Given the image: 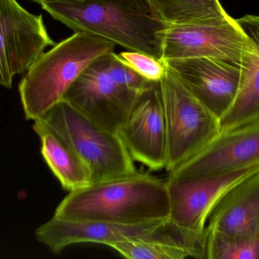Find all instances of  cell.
I'll list each match as a JSON object with an SVG mask.
<instances>
[{
  "mask_svg": "<svg viewBox=\"0 0 259 259\" xmlns=\"http://www.w3.org/2000/svg\"><path fill=\"white\" fill-rule=\"evenodd\" d=\"M169 216L167 182L137 171L69 192L53 217L71 221L138 225L167 220Z\"/></svg>",
  "mask_w": 259,
  "mask_h": 259,
  "instance_id": "obj_1",
  "label": "cell"
},
{
  "mask_svg": "<svg viewBox=\"0 0 259 259\" xmlns=\"http://www.w3.org/2000/svg\"><path fill=\"white\" fill-rule=\"evenodd\" d=\"M41 6L75 32L94 33L161 60L168 24L151 0H68Z\"/></svg>",
  "mask_w": 259,
  "mask_h": 259,
  "instance_id": "obj_2",
  "label": "cell"
},
{
  "mask_svg": "<svg viewBox=\"0 0 259 259\" xmlns=\"http://www.w3.org/2000/svg\"><path fill=\"white\" fill-rule=\"evenodd\" d=\"M113 42L89 32L77 31L44 52L24 74L18 91L24 117L40 119L63 100L77 78L97 58L114 52Z\"/></svg>",
  "mask_w": 259,
  "mask_h": 259,
  "instance_id": "obj_3",
  "label": "cell"
},
{
  "mask_svg": "<svg viewBox=\"0 0 259 259\" xmlns=\"http://www.w3.org/2000/svg\"><path fill=\"white\" fill-rule=\"evenodd\" d=\"M149 82L110 52L97 58L82 72L63 100L102 127L118 133Z\"/></svg>",
  "mask_w": 259,
  "mask_h": 259,
  "instance_id": "obj_4",
  "label": "cell"
},
{
  "mask_svg": "<svg viewBox=\"0 0 259 259\" xmlns=\"http://www.w3.org/2000/svg\"><path fill=\"white\" fill-rule=\"evenodd\" d=\"M40 119L80 156L93 183L137 172L118 134L102 127L66 100L55 104Z\"/></svg>",
  "mask_w": 259,
  "mask_h": 259,
  "instance_id": "obj_5",
  "label": "cell"
},
{
  "mask_svg": "<svg viewBox=\"0 0 259 259\" xmlns=\"http://www.w3.org/2000/svg\"><path fill=\"white\" fill-rule=\"evenodd\" d=\"M36 240L54 254L77 243H92L110 246L128 241H158L176 243L193 249L203 258V236L181 229L170 219L138 225L103 222H78L53 217L35 232Z\"/></svg>",
  "mask_w": 259,
  "mask_h": 259,
  "instance_id": "obj_6",
  "label": "cell"
},
{
  "mask_svg": "<svg viewBox=\"0 0 259 259\" xmlns=\"http://www.w3.org/2000/svg\"><path fill=\"white\" fill-rule=\"evenodd\" d=\"M161 85L167 129L165 170L170 173L220 133L221 122L167 66Z\"/></svg>",
  "mask_w": 259,
  "mask_h": 259,
  "instance_id": "obj_7",
  "label": "cell"
},
{
  "mask_svg": "<svg viewBox=\"0 0 259 259\" xmlns=\"http://www.w3.org/2000/svg\"><path fill=\"white\" fill-rule=\"evenodd\" d=\"M55 43L42 15H34L17 0H0V86L11 88Z\"/></svg>",
  "mask_w": 259,
  "mask_h": 259,
  "instance_id": "obj_8",
  "label": "cell"
},
{
  "mask_svg": "<svg viewBox=\"0 0 259 259\" xmlns=\"http://www.w3.org/2000/svg\"><path fill=\"white\" fill-rule=\"evenodd\" d=\"M249 38L231 18L210 22L168 25L161 60L211 57L241 62L250 50Z\"/></svg>",
  "mask_w": 259,
  "mask_h": 259,
  "instance_id": "obj_9",
  "label": "cell"
},
{
  "mask_svg": "<svg viewBox=\"0 0 259 259\" xmlns=\"http://www.w3.org/2000/svg\"><path fill=\"white\" fill-rule=\"evenodd\" d=\"M134 161L152 171L165 169L167 138L161 80L140 91L118 132Z\"/></svg>",
  "mask_w": 259,
  "mask_h": 259,
  "instance_id": "obj_10",
  "label": "cell"
},
{
  "mask_svg": "<svg viewBox=\"0 0 259 259\" xmlns=\"http://www.w3.org/2000/svg\"><path fill=\"white\" fill-rule=\"evenodd\" d=\"M258 170L257 165L214 176L167 178L169 219L184 231L203 235L210 214L221 198L236 184Z\"/></svg>",
  "mask_w": 259,
  "mask_h": 259,
  "instance_id": "obj_11",
  "label": "cell"
},
{
  "mask_svg": "<svg viewBox=\"0 0 259 259\" xmlns=\"http://www.w3.org/2000/svg\"><path fill=\"white\" fill-rule=\"evenodd\" d=\"M259 165V120L222 131L199 153L169 173L168 178L202 177Z\"/></svg>",
  "mask_w": 259,
  "mask_h": 259,
  "instance_id": "obj_12",
  "label": "cell"
},
{
  "mask_svg": "<svg viewBox=\"0 0 259 259\" xmlns=\"http://www.w3.org/2000/svg\"><path fill=\"white\" fill-rule=\"evenodd\" d=\"M163 62L190 92L221 121L238 92L241 62L211 57Z\"/></svg>",
  "mask_w": 259,
  "mask_h": 259,
  "instance_id": "obj_13",
  "label": "cell"
},
{
  "mask_svg": "<svg viewBox=\"0 0 259 259\" xmlns=\"http://www.w3.org/2000/svg\"><path fill=\"white\" fill-rule=\"evenodd\" d=\"M205 230L227 238L259 234V170L230 189L216 204Z\"/></svg>",
  "mask_w": 259,
  "mask_h": 259,
  "instance_id": "obj_14",
  "label": "cell"
},
{
  "mask_svg": "<svg viewBox=\"0 0 259 259\" xmlns=\"http://www.w3.org/2000/svg\"><path fill=\"white\" fill-rule=\"evenodd\" d=\"M250 41L241 60V78L234 103L221 119V132L259 120V16L246 15L236 19Z\"/></svg>",
  "mask_w": 259,
  "mask_h": 259,
  "instance_id": "obj_15",
  "label": "cell"
},
{
  "mask_svg": "<svg viewBox=\"0 0 259 259\" xmlns=\"http://www.w3.org/2000/svg\"><path fill=\"white\" fill-rule=\"evenodd\" d=\"M33 129L40 140L42 158L64 190L76 191L93 183L88 166L57 132L41 119L33 121Z\"/></svg>",
  "mask_w": 259,
  "mask_h": 259,
  "instance_id": "obj_16",
  "label": "cell"
},
{
  "mask_svg": "<svg viewBox=\"0 0 259 259\" xmlns=\"http://www.w3.org/2000/svg\"><path fill=\"white\" fill-rule=\"evenodd\" d=\"M168 25L210 22L230 16L219 0H151Z\"/></svg>",
  "mask_w": 259,
  "mask_h": 259,
  "instance_id": "obj_17",
  "label": "cell"
},
{
  "mask_svg": "<svg viewBox=\"0 0 259 259\" xmlns=\"http://www.w3.org/2000/svg\"><path fill=\"white\" fill-rule=\"evenodd\" d=\"M204 249L207 259H259V234L244 238H227L205 228Z\"/></svg>",
  "mask_w": 259,
  "mask_h": 259,
  "instance_id": "obj_18",
  "label": "cell"
},
{
  "mask_svg": "<svg viewBox=\"0 0 259 259\" xmlns=\"http://www.w3.org/2000/svg\"><path fill=\"white\" fill-rule=\"evenodd\" d=\"M109 247L123 256L133 259L198 258L195 251L176 243L158 241H128L113 243Z\"/></svg>",
  "mask_w": 259,
  "mask_h": 259,
  "instance_id": "obj_19",
  "label": "cell"
},
{
  "mask_svg": "<svg viewBox=\"0 0 259 259\" xmlns=\"http://www.w3.org/2000/svg\"><path fill=\"white\" fill-rule=\"evenodd\" d=\"M124 64L148 81H160L166 71L162 60L141 52L124 51L118 54Z\"/></svg>",
  "mask_w": 259,
  "mask_h": 259,
  "instance_id": "obj_20",
  "label": "cell"
},
{
  "mask_svg": "<svg viewBox=\"0 0 259 259\" xmlns=\"http://www.w3.org/2000/svg\"><path fill=\"white\" fill-rule=\"evenodd\" d=\"M32 1L36 2L39 5L44 4V3H56V2L68 1V0H32Z\"/></svg>",
  "mask_w": 259,
  "mask_h": 259,
  "instance_id": "obj_21",
  "label": "cell"
}]
</instances>
